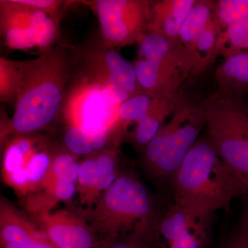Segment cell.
<instances>
[{"label":"cell","instance_id":"cell-1","mask_svg":"<svg viewBox=\"0 0 248 248\" xmlns=\"http://www.w3.org/2000/svg\"><path fill=\"white\" fill-rule=\"evenodd\" d=\"M76 69L77 52L58 44L19 62L14 114L1 138L35 133L53 123Z\"/></svg>","mask_w":248,"mask_h":248},{"label":"cell","instance_id":"cell-2","mask_svg":"<svg viewBox=\"0 0 248 248\" xmlns=\"http://www.w3.org/2000/svg\"><path fill=\"white\" fill-rule=\"evenodd\" d=\"M71 208L84 217L102 241L137 235L160 248L159 225L163 213L132 171L122 170L92 208Z\"/></svg>","mask_w":248,"mask_h":248},{"label":"cell","instance_id":"cell-3","mask_svg":"<svg viewBox=\"0 0 248 248\" xmlns=\"http://www.w3.org/2000/svg\"><path fill=\"white\" fill-rule=\"evenodd\" d=\"M241 179L222 161L208 138L192 147L170 186L174 202L213 219L217 211L227 210L234 198L242 197Z\"/></svg>","mask_w":248,"mask_h":248},{"label":"cell","instance_id":"cell-4","mask_svg":"<svg viewBox=\"0 0 248 248\" xmlns=\"http://www.w3.org/2000/svg\"><path fill=\"white\" fill-rule=\"evenodd\" d=\"M76 74L67 88L61 111L66 127L79 128L89 138L94 152L115 146L124 126L119 107L107 102L97 76L77 59Z\"/></svg>","mask_w":248,"mask_h":248},{"label":"cell","instance_id":"cell-5","mask_svg":"<svg viewBox=\"0 0 248 248\" xmlns=\"http://www.w3.org/2000/svg\"><path fill=\"white\" fill-rule=\"evenodd\" d=\"M209 140L224 164L239 177L248 176V110L239 98L210 101L203 112Z\"/></svg>","mask_w":248,"mask_h":248},{"label":"cell","instance_id":"cell-6","mask_svg":"<svg viewBox=\"0 0 248 248\" xmlns=\"http://www.w3.org/2000/svg\"><path fill=\"white\" fill-rule=\"evenodd\" d=\"M205 124L204 114L182 112L163 126L142 151L141 164L147 174L170 186Z\"/></svg>","mask_w":248,"mask_h":248},{"label":"cell","instance_id":"cell-7","mask_svg":"<svg viewBox=\"0 0 248 248\" xmlns=\"http://www.w3.org/2000/svg\"><path fill=\"white\" fill-rule=\"evenodd\" d=\"M60 19V14H49L18 0L0 1L1 35L10 48H37L40 55L45 53L56 45Z\"/></svg>","mask_w":248,"mask_h":248},{"label":"cell","instance_id":"cell-8","mask_svg":"<svg viewBox=\"0 0 248 248\" xmlns=\"http://www.w3.org/2000/svg\"><path fill=\"white\" fill-rule=\"evenodd\" d=\"M96 14L102 42L115 48L141 40L148 18L147 3L132 0L86 1Z\"/></svg>","mask_w":248,"mask_h":248},{"label":"cell","instance_id":"cell-9","mask_svg":"<svg viewBox=\"0 0 248 248\" xmlns=\"http://www.w3.org/2000/svg\"><path fill=\"white\" fill-rule=\"evenodd\" d=\"M58 248H102L103 241L89 223L73 208L31 215Z\"/></svg>","mask_w":248,"mask_h":248},{"label":"cell","instance_id":"cell-10","mask_svg":"<svg viewBox=\"0 0 248 248\" xmlns=\"http://www.w3.org/2000/svg\"><path fill=\"white\" fill-rule=\"evenodd\" d=\"M1 248H58L31 217L5 197L0 201Z\"/></svg>","mask_w":248,"mask_h":248},{"label":"cell","instance_id":"cell-11","mask_svg":"<svg viewBox=\"0 0 248 248\" xmlns=\"http://www.w3.org/2000/svg\"><path fill=\"white\" fill-rule=\"evenodd\" d=\"M82 53L102 67L111 79L125 89L131 97L141 93L138 92L140 86L134 65L113 48L108 46L102 42L101 45L90 47Z\"/></svg>","mask_w":248,"mask_h":248},{"label":"cell","instance_id":"cell-12","mask_svg":"<svg viewBox=\"0 0 248 248\" xmlns=\"http://www.w3.org/2000/svg\"><path fill=\"white\" fill-rule=\"evenodd\" d=\"M213 219L203 218L198 214L175 203L162 213L159 225V237L164 243L161 248L170 244L189 232L198 228L211 227Z\"/></svg>","mask_w":248,"mask_h":248},{"label":"cell","instance_id":"cell-13","mask_svg":"<svg viewBox=\"0 0 248 248\" xmlns=\"http://www.w3.org/2000/svg\"><path fill=\"white\" fill-rule=\"evenodd\" d=\"M218 78L233 97L248 91V52L232 54L222 63Z\"/></svg>","mask_w":248,"mask_h":248},{"label":"cell","instance_id":"cell-14","mask_svg":"<svg viewBox=\"0 0 248 248\" xmlns=\"http://www.w3.org/2000/svg\"><path fill=\"white\" fill-rule=\"evenodd\" d=\"M97 183V169L94 153L84 156L80 161L78 179L77 193L82 209L89 210L97 203L99 197L96 192Z\"/></svg>","mask_w":248,"mask_h":248},{"label":"cell","instance_id":"cell-15","mask_svg":"<svg viewBox=\"0 0 248 248\" xmlns=\"http://www.w3.org/2000/svg\"><path fill=\"white\" fill-rule=\"evenodd\" d=\"M97 169V183L96 192L99 200L103 192L120 176L121 170L118 153L115 148H107L94 152Z\"/></svg>","mask_w":248,"mask_h":248},{"label":"cell","instance_id":"cell-16","mask_svg":"<svg viewBox=\"0 0 248 248\" xmlns=\"http://www.w3.org/2000/svg\"><path fill=\"white\" fill-rule=\"evenodd\" d=\"M78 157L64 146L57 148L44 190L62 179H69L77 183L80 163Z\"/></svg>","mask_w":248,"mask_h":248},{"label":"cell","instance_id":"cell-17","mask_svg":"<svg viewBox=\"0 0 248 248\" xmlns=\"http://www.w3.org/2000/svg\"><path fill=\"white\" fill-rule=\"evenodd\" d=\"M195 4L192 0H174L169 3V10L158 14L165 37L175 38L179 36L183 23Z\"/></svg>","mask_w":248,"mask_h":248},{"label":"cell","instance_id":"cell-18","mask_svg":"<svg viewBox=\"0 0 248 248\" xmlns=\"http://www.w3.org/2000/svg\"><path fill=\"white\" fill-rule=\"evenodd\" d=\"M140 50L145 59L161 71L163 63L169 55L170 44L167 37L153 31L144 34L140 40Z\"/></svg>","mask_w":248,"mask_h":248},{"label":"cell","instance_id":"cell-19","mask_svg":"<svg viewBox=\"0 0 248 248\" xmlns=\"http://www.w3.org/2000/svg\"><path fill=\"white\" fill-rule=\"evenodd\" d=\"M210 16L208 5L195 3L183 23L179 37L186 43H194L197 36L207 27Z\"/></svg>","mask_w":248,"mask_h":248},{"label":"cell","instance_id":"cell-20","mask_svg":"<svg viewBox=\"0 0 248 248\" xmlns=\"http://www.w3.org/2000/svg\"><path fill=\"white\" fill-rule=\"evenodd\" d=\"M153 98L149 94L140 93L129 98L119 107L118 114L120 121L125 124L130 122L138 123L151 112L154 105Z\"/></svg>","mask_w":248,"mask_h":248},{"label":"cell","instance_id":"cell-21","mask_svg":"<svg viewBox=\"0 0 248 248\" xmlns=\"http://www.w3.org/2000/svg\"><path fill=\"white\" fill-rule=\"evenodd\" d=\"M153 108L148 115L137 124L134 133V141L142 150L157 135L164 126L163 122L165 112Z\"/></svg>","mask_w":248,"mask_h":248},{"label":"cell","instance_id":"cell-22","mask_svg":"<svg viewBox=\"0 0 248 248\" xmlns=\"http://www.w3.org/2000/svg\"><path fill=\"white\" fill-rule=\"evenodd\" d=\"M19 62L0 59V97L1 102H16Z\"/></svg>","mask_w":248,"mask_h":248},{"label":"cell","instance_id":"cell-23","mask_svg":"<svg viewBox=\"0 0 248 248\" xmlns=\"http://www.w3.org/2000/svg\"><path fill=\"white\" fill-rule=\"evenodd\" d=\"M138 84L147 91H155L159 86L161 71L146 59H139L134 63Z\"/></svg>","mask_w":248,"mask_h":248},{"label":"cell","instance_id":"cell-24","mask_svg":"<svg viewBox=\"0 0 248 248\" xmlns=\"http://www.w3.org/2000/svg\"><path fill=\"white\" fill-rule=\"evenodd\" d=\"M63 146L76 156H89L94 153L89 138L79 128L66 127L63 138Z\"/></svg>","mask_w":248,"mask_h":248},{"label":"cell","instance_id":"cell-25","mask_svg":"<svg viewBox=\"0 0 248 248\" xmlns=\"http://www.w3.org/2000/svg\"><path fill=\"white\" fill-rule=\"evenodd\" d=\"M210 231L211 227L198 228L162 248H205L210 240Z\"/></svg>","mask_w":248,"mask_h":248},{"label":"cell","instance_id":"cell-26","mask_svg":"<svg viewBox=\"0 0 248 248\" xmlns=\"http://www.w3.org/2000/svg\"><path fill=\"white\" fill-rule=\"evenodd\" d=\"M102 241V248H157L151 241L137 235Z\"/></svg>","mask_w":248,"mask_h":248},{"label":"cell","instance_id":"cell-27","mask_svg":"<svg viewBox=\"0 0 248 248\" xmlns=\"http://www.w3.org/2000/svg\"><path fill=\"white\" fill-rule=\"evenodd\" d=\"M22 4L29 5L53 15L60 14L64 1L57 0H18Z\"/></svg>","mask_w":248,"mask_h":248},{"label":"cell","instance_id":"cell-28","mask_svg":"<svg viewBox=\"0 0 248 248\" xmlns=\"http://www.w3.org/2000/svg\"><path fill=\"white\" fill-rule=\"evenodd\" d=\"M215 40H216V36L213 29L207 26L201 32L200 35L197 36L194 44L200 51L205 53V52L210 51L213 48Z\"/></svg>","mask_w":248,"mask_h":248},{"label":"cell","instance_id":"cell-29","mask_svg":"<svg viewBox=\"0 0 248 248\" xmlns=\"http://www.w3.org/2000/svg\"><path fill=\"white\" fill-rule=\"evenodd\" d=\"M221 248H248V239L241 228L230 235Z\"/></svg>","mask_w":248,"mask_h":248},{"label":"cell","instance_id":"cell-30","mask_svg":"<svg viewBox=\"0 0 248 248\" xmlns=\"http://www.w3.org/2000/svg\"><path fill=\"white\" fill-rule=\"evenodd\" d=\"M239 228L242 230L248 239V203L244 209V213H243Z\"/></svg>","mask_w":248,"mask_h":248},{"label":"cell","instance_id":"cell-31","mask_svg":"<svg viewBox=\"0 0 248 248\" xmlns=\"http://www.w3.org/2000/svg\"><path fill=\"white\" fill-rule=\"evenodd\" d=\"M242 182L243 195L242 197H246L248 202V176L243 177L241 179Z\"/></svg>","mask_w":248,"mask_h":248}]
</instances>
